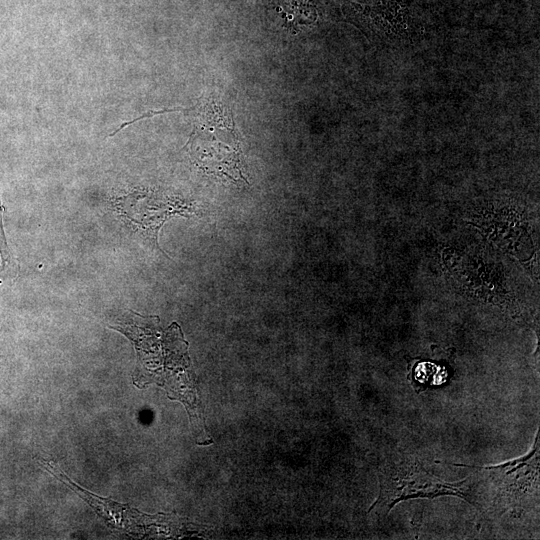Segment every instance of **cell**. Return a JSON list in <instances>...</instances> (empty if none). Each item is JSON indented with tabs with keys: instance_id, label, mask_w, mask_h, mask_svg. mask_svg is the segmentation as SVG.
<instances>
[{
	"instance_id": "6da1fadb",
	"label": "cell",
	"mask_w": 540,
	"mask_h": 540,
	"mask_svg": "<svg viewBox=\"0 0 540 540\" xmlns=\"http://www.w3.org/2000/svg\"><path fill=\"white\" fill-rule=\"evenodd\" d=\"M466 465V464H464ZM473 473L460 482L449 483L430 472L417 457L396 453L384 460L380 472V492L371 510L386 516L393 506L405 499L434 498L453 495L465 499L485 513V492L482 476L476 466Z\"/></svg>"
},
{
	"instance_id": "7a4b0ae2",
	"label": "cell",
	"mask_w": 540,
	"mask_h": 540,
	"mask_svg": "<svg viewBox=\"0 0 540 540\" xmlns=\"http://www.w3.org/2000/svg\"><path fill=\"white\" fill-rule=\"evenodd\" d=\"M539 433L531 450L507 462L480 467L485 487L486 513L500 515L508 509L520 508L538 497Z\"/></svg>"
},
{
	"instance_id": "3957f363",
	"label": "cell",
	"mask_w": 540,
	"mask_h": 540,
	"mask_svg": "<svg viewBox=\"0 0 540 540\" xmlns=\"http://www.w3.org/2000/svg\"><path fill=\"white\" fill-rule=\"evenodd\" d=\"M3 206L0 200V271H2L9 261V250L7 248L4 230H3Z\"/></svg>"
},
{
	"instance_id": "277c9868",
	"label": "cell",
	"mask_w": 540,
	"mask_h": 540,
	"mask_svg": "<svg viewBox=\"0 0 540 540\" xmlns=\"http://www.w3.org/2000/svg\"><path fill=\"white\" fill-rule=\"evenodd\" d=\"M181 110H184L183 108L181 107H177L176 109H163V110H160V111H148L146 114L142 115V116H139L138 118L130 121V122H126L125 124L123 123L117 130H115L112 134H110L109 136H113L114 134H116L117 132H119L121 129H123L124 127H126L127 125L129 124H132L138 120H142L144 118H149V117H152L154 115H158V114H162V113H168V112H176V111H181Z\"/></svg>"
}]
</instances>
